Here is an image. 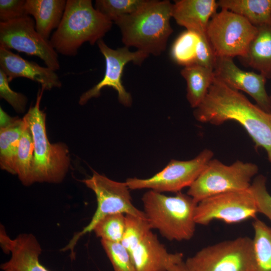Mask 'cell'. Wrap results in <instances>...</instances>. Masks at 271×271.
Listing matches in <instances>:
<instances>
[{
	"label": "cell",
	"mask_w": 271,
	"mask_h": 271,
	"mask_svg": "<svg viewBox=\"0 0 271 271\" xmlns=\"http://www.w3.org/2000/svg\"><path fill=\"white\" fill-rule=\"evenodd\" d=\"M193 114L202 123L220 125L228 120L239 123L255 147L265 150L271 163V113L252 103L240 91L215 77Z\"/></svg>",
	"instance_id": "1"
},
{
	"label": "cell",
	"mask_w": 271,
	"mask_h": 271,
	"mask_svg": "<svg viewBox=\"0 0 271 271\" xmlns=\"http://www.w3.org/2000/svg\"><path fill=\"white\" fill-rule=\"evenodd\" d=\"M172 5L168 0H148L136 12L116 20L125 46L136 47L149 55L164 51L173 32Z\"/></svg>",
	"instance_id": "2"
},
{
	"label": "cell",
	"mask_w": 271,
	"mask_h": 271,
	"mask_svg": "<svg viewBox=\"0 0 271 271\" xmlns=\"http://www.w3.org/2000/svg\"><path fill=\"white\" fill-rule=\"evenodd\" d=\"M112 22L95 9L91 0H67L61 22L50 43L61 55L74 56L83 44L93 45L111 28Z\"/></svg>",
	"instance_id": "3"
},
{
	"label": "cell",
	"mask_w": 271,
	"mask_h": 271,
	"mask_svg": "<svg viewBox=\"0 0 271 271\" xmlns=\"http://www.w3.org/2000/svg\"><path fill=\"white\" fill-rule=\"evenodd\" d=\"M146 218L152 229L170 241L189 240L197 224L195 212L198 202L181 192L173 196L150 190L142 198Z\"/></svg>",
	"instance_id": "4"
},
{
	"label": "cell",
	"mask_w": 271,
	"mask_h": 271,
	"mask_svg": "<svg viewBox=\"0 0 271 271\" xmlns=\"http://www.w3.org/2000/svg\"><path fill=\"white\" fill-rule=\"evenodd\" d=\"M44 90L38 92L35 105L23 119L31 132L34 146L33 180L36 182L59 183L70 165L69 151L63 143L51 144L46 129V114L40 108Z\"/></svg>",
	"instance_id": "5"
},
{
	"label": "cell",
	"mask_w": 271,
	"mask_h": 271,
	"mask_svg": "<svg viewBox=\"0 0 271 271\" xmlns=\"http://www.w3.org/2000/svg\"><path fill=\"white\" fill-rule=\"evenodd\" d=\"M95 194L97 208L89 223L79 232L75 233L61 251H71L74 256V248L84 235L93 231L96 224L103 217L112 214L122 213L146 218L144 212L132 203L129 188L125 182L112 180L93 172L91 177L82 181Z\"/></svg>",
	"instance_id": "6"
},
{
	"label": "cell",
	"mask_w": 271,
	"mask_h": 271,
	"mask_svg": "<svg viewBox=\"0 0 271 271\" xmlns=\"http://www.w3.org/2000/svg\"><path fill=\"white\" fill-rule=\"evenodd\" d=\"M258 171V166L253 163L237 160L227 165L212 159L189 187L187 194L198 203L214 195L247 190Z\"/></svg>",
	"instance_id": "7"
},
{
	"label": "cell",
	"mask_w": 271,
	"mask_h": 271,
	"mask_svg": "<svg viewBox=\"0 0 271 271\" xmlns=\"http://www.w3.org/2000/svg\"><path fill=\"white\" fill-rule=\"evenodd\" d=\"M185 262L194 271H254L252 239L240 236L207 246Z\"/></svg>",
	"instance_id": "8"
},
{
	"label": "cell",
	"mask_w": 271,
	"mask_h": 271,
	"mask_svg": "<svg viewBox=\"0 0 271 271\" xmlns=\"http://www.w3.org/2000/svg\"><path fill=\"white\" fill-rule=\"evenodd\" d=\"M256 32L257 27L245 18L221 9L210 19L206 34L217 57L242 58Z\"/></svg>",
	"instance_id": "9"
},
{
	"label": "cell",
	"mask_w": 271,
	"mask_h": 271,
	"mask_svg": "<svg viewBox=\"0 0 271 271\" xmlns=\"http://www.w3.org/2000/svg\"><path fill=\"white\" fill-rule=\"evenodd\" d=\"M213 155L212 151L205 149L191 160H171L162 170L150 178H130L125 182L130 190L148 189L160 193H178L191 186Z\"/></svg>",
	"instance_id": "10"
},
{
	"label": "cell",
	"mask_w": 271,
	"mask_h": 271,
	"mask_svg": "<svg viewBox=\"0 0 271 271\" xmlns=\"http://www.w3.org/2000/svg\"><path fill=\"white\" fill-rule=\"evenodd\" d=\"M0 47L37 56L54 71L60 69L58 53L50 40L37 31L35 22L28 15L0 23Z\"/></svg>",
	"instance_id": "11"
},
{
	"label": "cell",
	"mask_w": 271,
	"mask_h": 271,
	"mask_svg": "<svg viewBox=\"0 0 271 271\" xmlns=\"http://www.w3.org/2000/svg\"><path fill=\"white\" fill-rule=\"evenodd\" d=\"M258 213L249 189L214 195L199 201L195 212L197 224L206 225L215 220L228 224L255 218Z\"/></svg>",
	"instance_id": "12"
},
{
	"label": "cell",
	"mask_w": 271,
	"mask_h": 271,
	"mask_svg": "<svg viewBox=\"0 0 271 271\" xmlns=\"http://www.w3.org/2000/svg\"><path fill=\"white\" fill-rule=\"evenodd\" d=\"M98 48L105 61V70L102 80L80 97L79 104L84 105L93 97L100 95L101 90L105 87H112L118 95L119 102L125 106H130L132 97L126 91L121 81L124 66L129 62L141 65L149 55L140 50L131 52L127 47L113 49L109 47L102 39L97 42Z\"/></svg>",
	"instance_id": "13"
},
{
	"label": "cell",
	"mask_w": 271,
	"mask_h": 271,
	"mask_svg": "<svg viewBox=\"0 0 271 271\" xmlns=\"http://www.w3.org/2000/svg\"><path fill=\"white\" fill-rule=\"evenodd\" d=\"M215 77L228 86L250 95L262 109L271 113L270 96L265 89L266 78L260 73L240 69L233 59L217 57L214 69Z\"/></svg>",
	"instance_id": "14"
},
{
	"label": "cell",
	"mask_w": 271,
	"mask_h": 271,
	"mask_svg": "<svg viewBox=\"0 0 271 271\" xmlns=\"http://www.w3.org/2000/svg\"><path fill=\"white\" fill-rule=\"evenodd\" d=\"M0 236L4 252L11 253L10 259L1 265L3 271H50L40 262L42 248L34 235L22 233L12 239L4 231Z\"/></svg>",
	"instance_id": "15"
},
{
	"label": "cell",
	"mask_w": 271,
	"mask_h": 271,
	"mask_svg": "<svg viewBox=\"0 0 271 271\" xmlns=\"http://www.w3.org/2000/svg\"><path fill=\"white\" fill-rule=\"evenodd\" d=\"M0 69L10 82L17 77H24L40 83L44 90L59 88L62 85L58 76L51 69L25 60L10 50L1 47Z\"/></svg>",
	"instance_id": "16"
},
{
	"label": "cell",
	"mask_w": 271,
	"mask_h": 271,
	"mask_svg": "<svg viewBox=\"0 0 271 271\" xmlns=\"http://www.w3.org/2000/svg\"><path fill=\"white\" fill-rule=\"evenodd\" d=\"M136 271H168L183 260L181 252H169L151 231L130 253Z\"/></svg>",
	"instance_id": "17"
},
{
	"label": "cell",
	"mask_w": 271,
	"mask_h": 271,
	"mask_svg": "<svg viewBox=\"0 0 271 271\" xmlns=\"http://www.w3.org/2000/svg\"><path fill=\"white\" fill-rule=\"evenodd\" d=\"M218 7L215 0H179L172 5V17L180 26L207 35L208 23Z\"/></svg>",
	"instance_id": "18"
},
{
	"label": "cell",
	"mask_w": 271,
	"mask_h": 271,
	"mask_svg": "<svg viewBox=\"0 0 271 271\" xmlns=\"http://www.w3.org/2000/svg\"><path fill=\"white\" fill-rule=\"evenodd\" d=\"M0 110L1 168L10 173L16 175L17 152L25 122L23 118L10 116L2 107Z\"/></svg>",
	"instance_id": "19"
},
{
	"label": "cell",
	"mask_w": 271,
	"mask_h": 271,
	"mask_svg": "<svg viewBox=\"0 0 271 271\" xmlns=\"http://www.w3.org/2000/svg\"><path fill=\"white\" fill-rule=\"evenodd\" d=\"M65 0H26L25 9L27 15L35 20L37 31L48 40L51 33L57 29L65 11Z\"/></svg>",
	"instance_id": "20"
},
{
	"label": "cell",
	"mask_w": 271,
	"mask_h": 271,
	"mask_svg": "<svg viewBox=\"0 0 271 271\" xmlns=\"http://www.w3.org/2000/svg\"><path fill=\"white\" fill-rule=\"evenodd\" d=\"M257 27L242 61L257 70L266 79L271 78V22Z\"/></svg>",
	"instance_id": "21"
},
{
	"label": "cell",
	"mask_w": 271,
	"mask_h": 271,
	"mask_svg": "<svg viewBox=\"0 0 271 271\" xmlns=\"http://www.w3.org/2000/svg\"><path fill=\"white\" fill-rule=\"evenodd\" d=\"M181 74L187 83V99L196 108L203 101L215 78L214 70L197 65L185 66Z\"/></svg>",
	"instance_id": "22"
},
{
	"label": "cell",
	"mask_w": 271,
	"mask_h": 271,
	"mask_svg": "<svg viewBox=\"0 0 271 271\" xmlns=\"http://www.w3.org/2000/svg\"><path fill=\"white\" fill-rule=\"evenodd\" d=\"M217 4L255 27L271 22V0H219Z\"/></svg>",
	"instance_id": "23"
},
{
	"label": "cell",
	"mask_w": 271,
	"mask_h": 271,
	"mask_svg": "<svg viewBox=\"0 0 271 271\" xmlns=\"http://www.w3.org/2000/svg\"><path fill=\"white\" fill-rule=\"evenodd\" d=\"M252 227L254 271H271V227L256 218Z\"/></svg>",
	"instance_id": "24"
},
{
	"label": "cell",
	"mask_w": 271,
	"mask_h": 271,
	"mask_svg": "<svg viewBox=\"0 0 271 271\" xmlns=\"http://www.w3.org/2000/svg\"><path fill=\"white\" fill-rule=\"evenodd\" d=\"M24 122L17 152L15 173L23 185L29 186L34 183L33 180L34 146L31 132L27 124L25 121Z\"/></svg>",
	"instance_id": "25"
},
{
	"label": "cell",
	"mask_w": 271,
	"mask_h": 271,
	"mask_svg": "<svg viewBox=\"0 0 271 271\" xmlns=\"http://www.w3.org/2000/svg\"><path fill=\"white\" fill-rule=\"evenodd\" d=\"M198 39L199 35L193 31L186 30L181 33L175 41L171 50L173 60L184 67L194 64Z\"/></svg>",
	"instance_id": "26"
},
{
	"label": "cell",
	"mask_w": 271,
	"mask_h": 271,
	"mask_svg": "<svg viewBox=\"0 0 271 271\" xmlns=\"http://www.w3.org/2000/svg\"><path fill=\"white\" fill-rule=\"evenodd\" d=\"M152 229L146 218L126 214L125 229L120 243L130 253Z\"/></svg>",
	"instance_id": "27"
},
{
	"label": "cell",
	"mask_w": 271,
	"mask_h": 271,
	"mask_svg": "<svg viewBox=\"0 0 271 271\" xmlns=\"http://www.w3.org/2000/svg\"><path fill=\"white\" fill-rule=\"evenodd\" d=\"M125 226V214L116 213L107 215L95 225L93 231L101 240L121 242Z\"/></svg>",
	"instance_id": "28"
},
{
	"label": "cell",
	"mask_w": 271,
	"mask_h": 271,
	"mask_svg": "<svg viewBox=\"0 0 271 271\" xmlns=\"http://www.w3.org/2000/svg\"><path fill=\"white\" fill-rule=\"evenodd\" d=\"M148 0H96L95 8L112 22L141 8Z\"/></svg>",
	"instance_id": "29"
},
{
	"label": "cell",
	"mask_w": 271,
	"mask_h": 271,
	"mask_svg": "<svg viewBox=\"0 0 271 271\" xmlns=\"http://www.w3.org/2000/svg\"><path fill=\"white\" fill-rule=\"evenodd\" d=\"M100 242L113 271H136L129 253L121 243L103 240Z\"/></svg>",
	"instance_id": "30"
},
{
	"label": "cell",
	"mask_w": 271,
	"mask_h": 271,
	"mask_svg": "<svg viewBox=\"0 0 271 271\" xmlns=\"http://www.w3.org/2000/svg\"><path fill=\"white\" fill-rule=\"evenodd\" d=\"M250 189L254 197L258 213L266 217L271 222V195L266 188V179L262 175L256 176Z\"/></svg>",
	"instance_id": "31"
},
{
	"label": "cell",
	"mask_w": 271,
	"mask_h": 271,
	"mask_svg": "<svg viewBox=\"0 0 271 271\" xmlns=\"http://www.w3.org/2000/svg\"><path fill=\"white\" fill-rule=\"evenodd\" d=\"M7 76L0 69V97L6 100L19 113L24 112L27 98L24 94L13 91L9 86Z\"/></svg>",
	"instance_id": "32"
},
{
	"label": "cell",
	"mask_w": 271,
	"mask_h": 271,
	"mask_svg": "<svg viewBox=\"0 0 271 271\" xmlns=\"http://www.w3.org/2000/svg\"><path fill=\"white\" fill-rule=\"evenodd\" d=\"M216 58L207 35H199L194 64L214 70Z\"/></svg>",
	"instance_id": "33"
},
{
	"label": "cell",
	"mask_w": 271,
	"mask_h": 271,
	"mask_svg": "<svg viewBox=\"0 0 271 271\" xmlns=\"http://www.w3.org/2000/svg\"><path fill=\"white\" fill-rule=\"evenodd\" d=\"M25 3L24 0H1V22H9L26 16Z\"/></svg>",
	"instance_id": "34"
},
{
	"label": "cell",
	"mask_w": 271,
	"mask_h": 271,
	"mask_svg": "<svg viewBox=\"0 0 271 271\" xmlns=\"http://www.w3.org/2000/svg\"><path fill=\"white\" fill-rule=\"evenodd\" d=\"M168 271H194L183 260L173 265Z\"/></svg>",
	"instance_id": "35"
},
{
	"label": "cell",
	"mask_w": 271,
	"mask_h": 271,
	"mask_svg": "<svg viewBox=\"0 0 271 271\" xmlns=\"http://www.w3.org/2000/svg\"><path fill=\"white\" fill-rule=\"evenodd\" d=\"M269 96H270V101H271V95Z\"/></svg>",
	"instance_id": "36"
}]
</instances>
